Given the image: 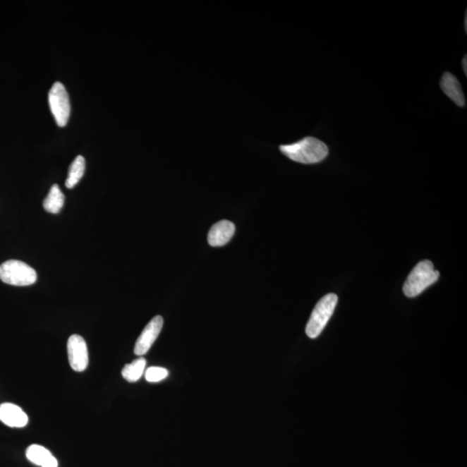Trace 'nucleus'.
Masks as SVG:
<instances>
[{"mask_svg": "<svg viewBox=\"0 0 467 467\" xmlns=\"http://www.w3.org/2000/svg\"><path fill=\"white\" fill-rule=\"evenodd\" d=\"M279 149L288 158L301 164L320 163L329 153L327 145L313 137H305L296 143L281 145Z\"/></svg>", "mask_w": 467, "mask_h": 467, "instance_id": "nucleus-1", "label": "nucleus"}, {"mask_svg": "<svg viewBox=\"0 0 467 467\" xmlns=\"http://www.w3.org/2000/svg\"><path fill=\"white\" fill-rule=\"evenodd\" d=\"M68 362L72 370L83 372L89 365V351L85 340L80 335H72L68 340Z\"/></svg>", "mask_w": 467, "mask_h": 467, "instance_id": "nucleus-6", "label": "nucleus"}, {"mask_svg": "<svg viewBox=\"0 0 467 467\" xmlns=\"http://www.w3.org/2000/svg\"><path fill=\"white\" fill-rule=\"evenodd\" d=\"M65 201V197L59 186L54 185L49 191L47 197L44 201V208L46 212L57 214L62 210Z\"/></svg>", "mask_w": 467, "mask_h": 467, "instance_id": "nucleus-12", "label": "nucleus"}, {"mask_svg": "<svg viewBox=\"0 0 467 467\" xmlns=\"http://www.w3.org/2000/svg\"><path fill=\"white\" fill-rule=\"evenodd\" d=\"M85 166V159L81 155L76 157L74 162L71 164L70 169H68V178L66 182H65L67 188L72 189L78 185L80 180L83 177Z\"/></svg>", "mask_w": 467, "mask_h": 467, "instance_id": "nucleus-13", "label": "nucleus"}, {"mask_svg": "<svg viewBox=\"0 0 467 467\" xmlns=\"http://www.w3.org/2000/svg\"><path fill=\"white\" fill-rule=\"evenodd\" d=\"M37 279L36 271L18 260H9L0 265V279L6 284L25 286L34 284Z\"/></svg>", "mask_w": 467, "mask_h": 467, "instance_id": "nucleus-4", "label": "nucleus"}, {"mask_svg": "<svg viewBox=\"0 0 467 467\" xmlns=\"http://www.w3.org/2000/svg\"><path fill=\"white\" fill-rule=\"evenodd\" d=\"M439 277V271L434 269V264L428 260L417 264L404 286V293L408 298L418 296L428 286L434 284Z\"/></svg>", "mask_w": 467, "mask_h": 467, "instance_id": "nucleus-2", "label": "nucleus"}, {"mask_svg": "<svg viewBox=\"0 0 467 467\" xmlns=\"http://www.w3.org/2000/svg\"><path fill=\"white\" fill-rule=\"evenodd\" d=\"M168 370L162 367H151L145 371V380L149 382H159L168 377Z\"/></svg>", "mask_w": 467, "mask_h": 467, "instance_id": "nucleus-15", "label": "nucleus"}, {"mask_svg": "<svg viewBox=\"0 0 467 467\" xmlns=\"http://www.w3.org/2000/svg\"><path fill=\"white\" fill-rule=\"evenodd\" d=\"M26 457L33 464L41 467H59V462L51 451L40 445L30 446L26 450Z\"/></svg>", "mask_w": 467, "mask_h": 467, "instance_id": "nucleus-11", "label": "nucleus"}, {"mask_svg": "<svg viewBox=\"0 0 467 467\" xmlns=\"http://www.w3.org/2000/svg\"><path fill=\"white\" fill-rule=\"evenodd\" d=\"M0 420L11 427H24L28 423V416L21 408L13 404L0 405Z\"/></svg>", "mask_w": 467, "mask_h": 467, "instance_id": "nucleus-9", "label": "nucleus"}, {"mask_svg": "<svg viewBox=\"0 0 467 467\" xmlns=\"http://www.w3.org/2000/svg\"><path fill=\"white\" fill-rule=\"evenodd\" d=\"M145 365H147V360L144 358L135 359L133 363L125 365L124 369L122 370V377L129 382L139 381L143 376Z\"/></svg>", "mask_w": 467, "mask_h": 467, "instance_id": "nucleus-14", "label": "nucleus"}, {"mask_svg": "<svg viewBox=\"0 0 467 467\" xmlns=\"http://www.w3.org/2000/svg\"><path fill=\"white\" fill-rule=\"evenodd\" d=\"M49 104L56 124L60 128L68 124L71 116V102L68 92L63 83L53 84L49 92Z\"/></svg>", "mask_w": 467, "mask_h": 467, "instance_id": "nucleus-5", "label": "nucleus"}, {"mask_svg": "<svg viewBox=\"0 0 467 467\" xmlns=\"http://www.w3.org/2000/svg\"><path fill=\"white\" fill-rule=\"evenodd\" d=\"M440 89L442 90L455 104L459 107H465L466 98L464 92L462 90L461 84L453 74L446 72L442 75L439 83Z\"/></svg>", "mask_w": 467, "mask_h": 467, "instance_id": "nucleus-10", "label": "nucleus"}, {"mask_svg": "<svg viewBox=\"0 0 467 467\" xmlns=\"http://www.w3.org/2000/svg\"><path fill=\"white\" fill-rule=\"evenodd\" d=\"M336 304L338 296L334 293H329L317 302L305 328L306 335L310 339H316L323 332L334 313Z\"/></svg>", "mask_w": 467, "mask_h": 467, "instance_id": "nucleus-3", "label": "nucleus"}, {"mask_svg": "<svg viewBox=\"0 0 467 467\" xmlns=\"http://www.w3.org/2000/svg\"><path fill=\"white\" fill-rule=\"evenodd\" d=\"M462 67H463V71H464L466 75H467V59L466 56H465L464 59L462 60Z\"/></svg>", "mask_w": 467, "mask_h": 467, "instance_id": "nucleus-16", "label": "nucleus"}, {"mask_svg": "<svg viewBox=\"0 0 467 467\" xmlns=\"http://www.w3.org/2000/svg\"><path fill=\"white\" fill-rule=\"evenodd\" d=\"M164 320L162 316H156L145 327L139 339H137L135 346V354L142 357L147 354L148 351L158 339L160 332L162 330Z\"/></svg>", "mask_w": 467, "mask_h": 467, "instance_id": "nucleus-7", "label": "nucleus"}, {"mask_svg": "<svg viewBox=\"0 0 467 467\" xmlns=\"http://www.w3.org/2000/svg\"><path fill=\"white\" fill-rule=\"evenodd\" d=\"M236 231V226L231 222L223 220L214 224L208 235L210 246L221 247L231 240Z\"/></svg>", "mask_w": 467, "mask_h": 467, "instance_id": "nucleus-8", "label": "nucleus"}, {"mask_svg": "<svg viewBox=\"0 0 467 467\" xmlns=\"http://www.w3.org/2000/svg\"><path fill=\"white\" fill-rule=\"evenodd\" d=\"M465 28H466V30H467V15L466 14V17H465Z\"/></svg>", "mask_w": 467, "mask_h": 467, "instance_id": "nucleus-17", "label": "nucleus"}]
</instances>
